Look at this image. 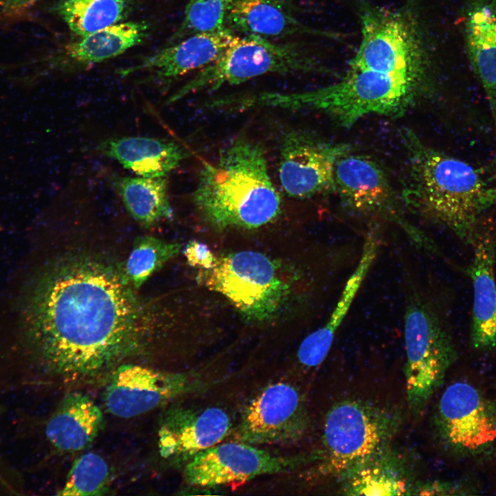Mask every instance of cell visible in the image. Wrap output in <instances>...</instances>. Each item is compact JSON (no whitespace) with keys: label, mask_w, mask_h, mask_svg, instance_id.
<instances>
[{"label":"cell","mask_w":496,"mask_h":496,"mask_svg":"<svg viewBox=\"0 0 496 496\" xmlns=\"http://www.w3.org/2000/svg\"><path fill=\"white\" fill-rule=\"evenodd\" d=\"M462 19L467 56L485 92L496 141V0H466Z\"/></svg>","instance_id":"cell-19"},{"label":"cell","mask_w":496,"mask_h":496,"mask_svg":"<svg viewBox=\"0 0 496 496\" xmlns=\"http://www.w3.org/2000/svg\"><path fill=\"white\" fill-rule=\"evenodd\" d=\"M95 150L146 178L167 177L189 154L173 141L145 136L108 138L101 141Z\"/></svg>","instance_id":"cell-21"},{"label":"cell","mask_w":496,"mask_h":496,"mask_svg":"<svg viewBox=\"0 0 496 496\" xmlns=\"http://www.w3.org/2000/svg\"><path fill=\"white\" fill-rule=\"evenodd\" d=\"M355 3L361 39L349 68L377 72L426 87L431 60L413 6L389 10L368 0Z\"/></svg>","instance_id":"cell-5"},{"label":"cell","mask_w":496,"mask_h":496,"mask_svg":"<svg viewBox=\"0 0 496 496\" xmlns=\"http://www.w3.org/2000/svg\"><path fill=\"white\" fill-rule=\"evenodd\" d=\"M332 74L298 42L278 43L258 35H236L229 45L167 101L172 104L187 95L211 92L270 74Z\"/></svg>","instance_id":"cell-6"},{"label":"cell","mask_w":496,"mask_h":496,"mask_svg":"<svg viewBox=\"0 0 496 496\" xmlns=\"http://www.w3.org/2000/svg\"><path fill=\"white\" fill-rule=\"evenodd\" d=\"M181 250L178 242H167L145 235L135 238L124 265L125 277L137 290L166 262L177 256Z\"/></svg>","instance_id":"cell-27"},{"label":"cell","mask_w":496,"mask_h":496,"mask_svg":"<svg viewBox=\"0 0 496 496\" xmlns=\"http://www.w3.org/2000/svg\"><path fill=\"white\" fill-rule=\"evenodd\" d=\"M334 192L351 211L404 222L397 195L382 167L369 156H341L334 169Z\"/></svg>","instance_id":"cell-15"},{"label":"cell","mask_w":496,"mask_h":496,"mask_svg":"<svg viewBox=\"0 0 496 496\" xmlns=\"http://www.w3.org/2000/svg\"><path fill=\"white\" fill-rule=\"evenodd\" d=\"M103 422L101 410L89 395L71 392L64 397L48 420L45 435L58 450L79 451L92 444Z\"/></svg>","instance_id":"cell-22"},{"label":"cell","mask_w":496,"mask_h":496,"mask_svg":"<svg viewBox=\"0 0 496 496\" xmlns=\"http://www.w3.org/2000/svg\"><path fill=\"white\" fill-rule=\"evenodd\" d=\"M110 468L99 455L88 453L76 459L65 484L57 493L61 496L102 495L107 490Z\"/></svg>","instance_id":"cell-28"},{"label":"cell","mask_w":496,"mask_h":496,"mask_svg":"<svg viewBox=\"0 0 496 496\" xmlns=\"http://www.w3.org/2000/svg\"><path fill=\"white\" fill-rule=\"evenodd\" d=\"M39 0H2V6L6 11L15 12L25 10Z\"/></svg>","instance_id":"cell-33"},{"label":"cell","mask_w":496,"mask_h":496,"mask_svg":"<svg viewBox=\"0 0 496 496\" xmlns=\"http://www.w3.org/2000/svg\"><path fill=\"white\" fill-rule=\"evenodd\" d=\"M104 393L108 412L122 418L145 414L187 392L186 375L123 363L111 373Z\"/></svg>","instance_id":"cell-14"},{"label":"cell","mask_w":496,"mask_h":496,"mask_svg":"<svg viewBox=\"0 0 496 496\" xmlns=\"http://www.w3.org/2000/svg\"><path fill=\"white\" fill-rule=\"evenodd\" d=\"M196 280L226 297L244 318L265 322L276 318L288 300L291 282L281 265L260 252L242 251L216 256L214 267L200 269Z\"/></svg>","instance_id":"cell-7"},{"label":"cell","mask_w":496,"mask_h":496,"mask_svg":"<svg viewBox=\"0 0 496 496\" xmlns=\"http://www.w3.org/2000/svg\"><path fill=\"white\" fill-rule=\"evenodd\" d=\"M21 291L17 323L42 369L65 382L90 381L143 353L150 313L122 265L92 256L59 258Z\"/></svg>","instance_id":"cell-1"},{"label":"cell","mask_w":496,"mask_h":496,"mask_svg":"<svg viewBox=\"0 0 496 496\" xmlns=\"http://www.w3.org/2000/svg\"><path fill=\"white\" fill-rule=\"evenodd\" d=\"M436 422L444 442L459 455L477 457L496 444V403L470 383L457 382L445 389Z\"/></svg>","instance_id":"cell-11"},{"label":"cell","mask_w":496,"mask_h":496,"mask_svg":"<svg viewBox=\"0 0 496 496\" xmlns=\"http://www.w3.org/2000/svg\"><path fill=\"white\" fill-rule=\"evenodd\" d=\"M378 250L374 237L366 238L360 259L348 278L336 306L325 324L307 336L298 351L299 362L309 368L316 367L326 358L336 331L344 319L355 296L366 278Z\"/></svg>","instance_id":"cell-23"},{"label":"cell","mask_w":496,"mask_h":496,"mask_svg":"<svg viewBox=\"0 0 496 496\" xmlns=\"http://www.w3.org/2000/svg\"><path fill=\"white\" fill-rule=\"evenodd\" d=\"M424 86L393 76L349 68L336 83L298 92L244 94L245 109L273 107L324 112L343 127L369 114L401 116L415 103Z\"/></svg>","instance_id":"cell-4"},{"label":"cell","mask_w":496,"mask_h":496,"mask_svg":"<svg viewBox=\"0 0 496 496\" xmlns=\"http://www.w3.org/2000/svg\"><path fill=\"white\" fill-rule=\"evenodd\" d=\"M494 386H495V391H496V380H495V385H494Z\"/></svg>","instance_id":"cell-34"},{"label":"cell","mask_w":496,"mask_h":496,"mask_svg":"<svg viewBox=\"0 0 496 496\" xmlns=\"http://www.w3.org/2000/svg\"><path fill=\"white\" fill-rule=\"evenodd\" d=\"M236 34L227 28L196 34L167 45L138 65L121 70V75L141 70L154 74L156 81L169 83L187 73L200 70L214 61L232 42Z\"/></svg>","instance_id":"cell-17"},{"label":"cell","mask_w":496,"mask_h":496,"mask_svg":"<svg viewBox=\"0 0 496 496\" xmlns=\"http://www.w3.org/2000/svg\"><path fill=\"white\" fill-rule=\"evenodd\" d=\"M229 415L218 407L169 409L160 422V455L176 462H187L200 452L225 439L231 428Z\"/></svg>","instance_id":"cell-16"},{"label":"cell","mask_w":496,"mask_h":496,"mask_svg":"<svg viewBox=\"0 0 496 496\" xmlns=\"http://www.w3.org/2000/svg\"><path fill=\"white\" fill-rule=\"evenodd\" d=\"M228 2L229 0H188L183 21L167 45L194 34L225 29Z\"/></svg>","instance_id":"cell-30"},{"label":"cell","mask_w":496,"mask_h":496,"mask_svg":"<svg viewBox=\"0 0 496 496\" xmlns=\"http://www.w3.org/2000/svg\"><path fill=\"white\" fill-rule=\"evenodd\" d=\"M293 0H229L225 28L236 35L255 34L269 39L299 34L334 35L304 24Z\"/></svg>","instance_id":"cell-18"},{"label":"cell","mask_w":496,"mask_h":496,"mask_svg":"<svg viewBox=\"0 0 496 496\" xmlns=\"http://www.w3.org/2000/svg\"><path fill=\"white\" fill-rule=\"evenodd\" d=\"M467 272L473 293L470 340L479 351L496 347V281L494 273L495 251L489 236H477Z\"/></svg>","instance_id":"cell-20"},{"label":"cell","mask_w":496,"mask_h":496,"mask_svg":"<svg viewBox=\"0 0 496 496\" xmlns=\"http://www.w3.org/2000/svg\"><path fill=\"white\" fill-rule=\"evenodd\" d=\"M317 459V455H276L242 442L219 443L186 462L184 477L192 486H237L257 476L288 472Z\"/></svg>","instance_id":"cell-10"},{"label":"cell","mask_w":496,"mask_h":496,"mask_svg":"<svg viewBox=\"0 0 496 496\" xmlns=\"http://www.w3.org/2000/svg\"><path fill=\"white\" fill-rule=\"evenodd\" d=\"M406 204L423 218L473 243L483 216L496 205V187L470 163L435 149L406 129Z\"/></svg>","instance_id":"cell-2"},{"label":"cell","mask_w":496,"mask_h":496,"mask_svg":"<svg viewBox=\"0 0 496 496\" xmlns=\"http://www.w3.org/2000/svg\"><path fill=\"white\" fill-rule=\"evenodd\" d=\"M404 320L407 401L418 412L442 384L456 351L443 321L424 295L415 292L409 298Z\"/></svg>","instance_id":"cell-8"},{"label":"cell","mask_w":496,"mask_h":496,"mask_svg":"<svg viewBox=\"0 0 496 496\" xmlns=\"http://www.w3.org/2000/svg\"><path fill=\"white\" fill-rule=\"evenodd\" d=\"M188 265L200 269H209L214 267L216 256L207 245L196 240L187 242L182 251Z\"/></svg>","instance_id":"cell-31"},{"label":"cell","mask_w":496,"mask_h":496,"mask_svg":"<svg viewBox=\"0 0 496 496\" xmlns=\"http://www.w3.org/2000/svg\"><path fill=\"white\" fill-rule=\"evenodd\" d=\"M352 475L345 486L349 495H406V482L393 468L368 462L351 471Z\"/></svg>","instance_id":"cell-29"},{"label":"cell","mask_w":496,"mask_h":496,"mask_svg":"<svg viewBox=\"0 0 496 496\" xmlns=\"http://www.w3.org/2000/svg\"><path fill=\"white\" fill-rule=\"evenodd\" d=\"M394 429L393 417L380 409L355 400L337 403L326 415L320 468L329 475L352 471L371 461Z\"/></svg>","instance_id":"cell-9"},{"label":"cell","mask_w":496,"mask_h":496,"mask_svg":"<svg viewBox=\"0 0 496 496\" xmlns=\"http://www.w3.org/2000/svg\"><path fill=\"white\" fill-rule=\"evenodd\" d=\"M147 28L143 22L117 23L69 44L66 54L79 63H100L140 43L146 35Z\"/></svg>","instance_id":"cell-25"},{"label":"cell","mask_w":496,"mask_h":496,"mask_svg":"<svg viewBox=\"0 0 496 496\" xmlns=\"http://www.w3.org/2000/svg\"><path fill=\"white\" fill-rule=\"evenodd\" d=\"M351 152L349 144L331 143L303 130L286 132L281 138L277 167L282 190L296 199L334 192L336 162Z\"/></svg>","instance_id":"cell-12"},{"label":"cell","mask_w":496,"mask_h":496,"mask_svg":"<svg viewBox=\"0 0 496 496\" xmlns=\"http://www.w3.org/2000/svg\"><path fill=\"white\" fill-rule=\"evenodd\" d=\"M191 198L203 219L219 231L259 228L274 221L282 209L264 149L244 136L216 161L204 163Z\"/></svg>","instance_id":"cell-3"},{"label":"cell","mask_w":496,"mask_h":496,"mask_svg":"<svg viewBox=\"0 0 496 496\" xmlns=\"http://www.w3.org/2000/svg\"><path fill=\"white\" fill-rule=\"evenodd\" d=\"M111 182L129 214L144 228L173 218L167 177L116 175Z\"/></svg>","instance_id":"cell-24"},{"label":"cell","mask_w":496,"mask_h":496,"mask_svg":"<svg viewBox=\"0 0 496 496\" xmlns=\"http://www.w3.org/2000/svg\"><path fill=\"white\" fill-rule=\"evenodd\" d=\"M133 0H60L55 10L75 35L83 37L118 23Z\"/></svg>","instance_id":"cell-26"},{"label":"cell","mask_w":496,"mask_h":496,"mask_svg":"<svg viewBox=\"0 0 496 496\" xmlns=\"http://www.w3.org/2000/svg\"><path fill=\"white\" fill-rule=\"evenodd\" d=\"M473 490L463 485L448 482H434L426 485L419 493L420 495H471Z\"/></svg>","instance_id":"cell-32"},{"label":"cell","mask_w":496,"mask_h":496,"mask_svg":"<svg viewBox=\"0 0 496 496\" xmlns=\"http://www.w3.org/2000/svg\"><path fill=\"white\" fill-rule=\"evenodd\" d=\"M308 426L301 393L293 385L279 382L266 386L249 402L236 437L251 445L291 444L302 438Z\"/></svg>","instance_id":"cell-13"}]
</instances>
